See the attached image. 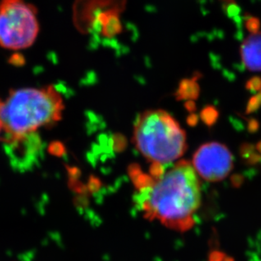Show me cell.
I'll return each instance as SVG.
<instances>
[{
    "label": "cell",
    "mask_w": 261,
    "mask_h": 261,
    "mask_svg": "<svg viewBox=\"0 0 261 261\" xmlns=\"http://www.w3.org/2000/svg\"><path fill=\"white\" fill-rule=\"evenodd\" d=\"M133 143L155 166L172 163L186 152V133L178 121L163 110L140 114L133 128Z\"/></svg>",
    "instance_id": "3"
},
{
    "label": "cell",
    "mask_w": 261,
    "mask_h": 261,
    "mask_svg": "<svg viewBox=\"0 0 261 261\" xmlns=\"http://www.w3.org/2000/svg\"><path fill=\"white\" fill-rule=\"evenodd\" d=\"M246 88L248 90L252 92H260L261 91V79L259 77H254L247 83Z\"/></svg>",
    "instance_id": "9"
},
{
    "label": "cell",
    "mask_w": 261,
    "mask_h": 261,
    "mask_svg": "<svg viewBox=\"0 0 261 261\" xmlns=\"http://www.w3.org/2000/svg\"><path fill=\"white\" fill-rule=\"evenodd\" d=\"M39 33L38 10L25 0H0V46L20 50L33 45Z\"/></svg>",
    "instance_id": "4"
},
{
    "label": "cell",
    "mask_w": 261,
    "mask_h": 261,
    "mask_svg": "<svg viewBox=\"0 0 261 261\" xmlns=\"http://www.w3.org/2000/svg\"><path fill=\"white\" fill-rule=\"evenodd\" d=\"M257 150L259 151V153H261V141L257 145Z\"/></svg>",
    "instance_id": "12"
},
{
    "label": "cell",
    "mask_w": 261,
    "mask_h": 261,
    "mask_svg": "<svg viewBox=\"0 0 261 261\" xmlns=\"http://www.w3.org/2000/svg\"><path fill=\"white\" fill-rule=\"evenodd\" d=\"M259 21L254 19V18H251L250 20L247 23V27L249 28V31H251L252 33H255L258 32V28H259Z\"/></svg>",
    "instance_id": "11"
},
{
    "label": "cell",
    "mask_w": 261,
    "mask_h": 261,
    "mask_svg": "<svg viewBox=\"0 0 261 261\" xmlns=\"http://www.w3.org/2000/svg\"><path fill=\"white\" fill-rule=\"evenodd\" d=\"M204 117H205V121H208V123H213L217 118V112L213 109L210 108L205 111Z\"/></svg>",
    "instance_id": "10"
},
{
    "label": "cell",
    "mask_w": 261,
    "mask_h": 261,
    "mask_svg": "<svg viewBox=\"0 0 261 261\" xmlns=\"http://www.w3.org/2000/svg\"><path fill=\"white\" fill-rule=\"evenodd\" d=\"M243 63L248 70L261 71V32L252 33L241 46Z\"/></svg>",
    "instance_id": "7"
},
{
    "label": "cell",
    "mask_w": 261,
    "mask_h": 261,
    "mask_svg": "<svg viewBox=\"0 0 261 261\" xmlns=\"http://www.w3.org/2000/svg\"><path fill=\"white\" fill-rule=\"evenodd\" d=\"M3 142L15 168H27L35 161L41 143L36 133L18 137H4Z\"/></svg>",
    "instance_id": "6"
},
{
    "label": "cell",
    "mask_w": 261,
    "mask_h": 261,
    "mask_svg": "<svg viewBox=\"0 0 261 261\" xmlns=\"http://www.w3.org/2000/svg\"><path fill=\"white\" fill-rule=\"evenodd\" d=\"M1 130H3L2 126H1V124H0V133H1Z\"/></svg>",
    "instance_id": "13"
},
{
    "label": "cell",
    "mask_w": 261,
    "mask_h": 261,
    "mask_svg": "<svg viewBox=\"0 0 261 261\" xmlns=\"http://www.w3.org/2000/svg\"><path fill=\"white\" fill-rule=\"evenodd\" d=\"M63 98L53 86L11 90L5 100L0 98V124L5 137L36 133L61 121Z\"/></svg>",
    "instance_id": "2"
},
{
    "label": "cell",
    "mask_w": 261,
    "mask_h": 261,
    "mask_svg": "<svg viewBox=\"0 0 261 261\" xmlns=\"http://www.w3.org/2000/svg\"><path fill=\"white\" fill-rule=\"evenodd\" d=\"M134 200L146 218L176 231L189 230L201 203L200 184L194 166L189 161H179L141 187Z\"/></svg>",
    "instance_id": "1"
},
{
    "label": "cell",
    "mask_w": 261,
    "mask_h": 261,
    "mask_svg": "<svg viewBox=\"0 0 261 261\" xmlns=\"http://www.w3.org/2000/svg\"><path fill=\"white\" fill-rule=\"evenodd\" d=\"M192 165L206 181H218L228 176L233 167V158L226 146L213 142L199 147Z\"/></svg>",
    "instance_id": "5"
},
{
    "label": "cell",
    "mask_w": 261,
    "mask_h": 261,
    "mask_svg": "<svg viewBox=\"0 0 261 261\" xmlns=\"http://www.w3.org/2000/svg\"><path fill=\"white\" fill-rule=\"evenodd\" d=\"M261 105V91L258 93L257 95L254 96L251 99L249 100L248 106H247V112L251 113L254 111H257Z\"/></svg>",
    "instance_id": "8"
}]
</instances>
